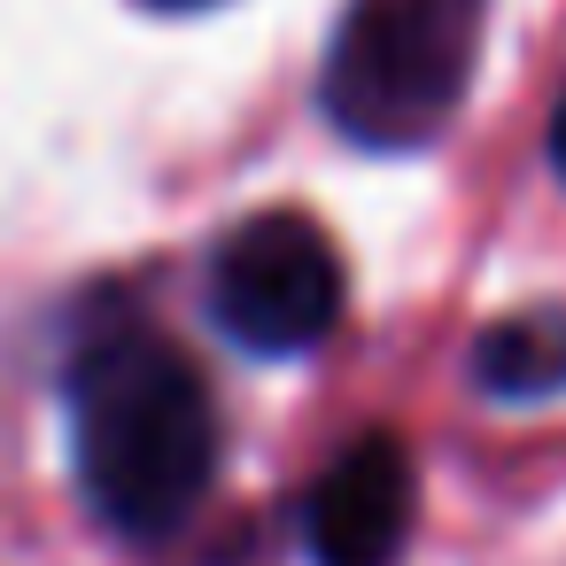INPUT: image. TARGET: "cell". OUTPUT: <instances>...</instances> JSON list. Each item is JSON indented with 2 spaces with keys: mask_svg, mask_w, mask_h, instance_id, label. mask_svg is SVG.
Returning a JSON list of instances; mask_svg holds the SVG:
<instances>
[{
  "mask_svg": "<svg viewBox=\"0 0 566 566\" xmlns=\"http://www.w3.org/2000/svg\"><path fill=\"white\" fill-rule=\"evenodd\" d=\"M411 504H419V481H411L403 442L357 434L311 481V504H303L311 566H396L411 543Z\"/></svg>",
  "mask_w": 566,
  "mask_h": 566,
  "instance_id": "cell-4",
  "label": "cell"
},
{
  "mask_svg": "<svg viewBox=\"0 0 566 566\" xmlns=\"http://www.w3.org/2000/svg\"><path fill=\"white\" fill-rule=\"evenodd\" d=\"M148 9H210V0H148Z\"/></svg>",
  "mask_w": 566,
  "mask_h": 566,
  "instance_id": "cell-7",
  "label": "cell"
},
{
  "mask_svg": "<svg viewBox=\"0 0 566 566\" xmlns=\"http://www.w3.org/2000/svg\"><path fill=\"white\" fill-rule=\"evenodd\" d=\"M489 0H349L326 48V117L357 148H427L481 63Z\"/></svg>",
  "mask_w": 566,
  "mask_h": 566,
  "instance_id": "cell-2",
  "label": "cell"
},
{
  "mask_svg": "<svg viewBox=\"0 0 566 566\" xmlns=\"http://www.w3.org/2000/svg\"><path fill=\"white\" fill-rule=\"evenodd\" d=\"M71 458L117 535H171L218 473V403L195 357L148 326L86 342L71 365Z\"/></svg>",
  "mask_w": 566,
  "mask_h": 566,
  "instance_id": "cell-1",
  "label": "cell"
},
{
  "mask_svg": "<svg viewBox=\"0 0 566 566\" xmlns=\"http://www.w3.org/2000/svg\"><path fill=\"white\" fill-rule=\"evenodd\" d=\"M481 380L512 403L527 396H551L566 380V326L558 318H504L489 342H481Z\"/></svg>",
  "mask_w": 566,
  "mask_h": 566,
  "instance_id": "cell-5",
  "label": "cell"
},
{
  "mask_svg": "<svg viewBox=\"0 0 566 566\" xmlns=\"http://www.w3.org/2000/svg\"><path fill=\"white\" fill-rule=\"evenodd\" d=\"M342 303H349L342 256H334L326 226L303 210H264V218L233 226L210 256V318L256 357L318 349L334 334Z\"/></svg>",
  "mask_w": 566,
  "mask_h": 566,
  "instance_id": "cell-3",
  "label": "cell"
},
{
  "mask_svg": "<svg viewBox=\"0 0 566 566\" xmlns=\"http://www.w3.org/2000/svg\"><path fill=\"white\" fill-rule=\"evenodd\" d=\"M551 164L566 171V102H558V117H551Z\"/></svg>",
  "mask_w": 566,
  "mask_h": 566,
  "instance_id": "cell-6",
  "label": "cell"
}]
</instances>
